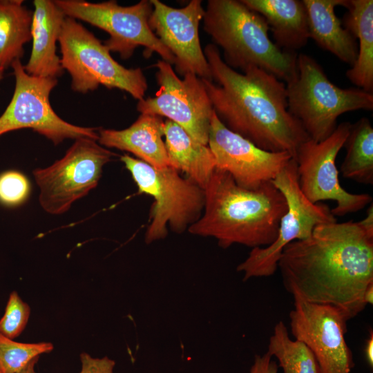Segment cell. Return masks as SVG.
I'll return each instance as SVG.
<instances>
[{"mask_svg":"<svg viewBox=\"0 0 373 373\" xmlns=\"http://www.w3.org/2000/svg\"><path fill=\"white\" fill-rule=\"evenodd\" d=\"M307 12L309 37L322 48L352 66L356 61V39L342 25L335 8L345 0H302Z\"/></svg>","mask_w":373,"mask_h":373,"instance_id":"20","label":"cell"},{"mask_svg":"<svg viewBox=\"0 0 373 373\" xmlns=\"http://www.w3.org/2000/svg\"><path fill=\"white\" fill-rule=\"evenodd\" d=\"M346 154L340 168L345 178L364 184H373V128L362 117L351 124L343 146Z\"/></svg>","mask_w":373,"mask_h":373,"instance_id":"24","label":"cell"},{"mask_svg":"<svg viewBox=\"0 0 373 373\" xmlns=\"http://www.w3.org/2000/svg\"><path fill=\"white\" fill-rule=\"evenodd\" d=\"M22 0H0V68L4 70L23 55L32 40L33 12Z\"/></svg>","mask_w":373,"mask_h":373,"instance_id":"23","label":"cell"},{"mask_svg":"<svg viewBox=\"0 0 373 373\" xmlns=\"http://www.w3.org/2000/svg\"><path fill=\"white\" fill-rule=\"evenodd\" d=\"M164 144L170 166L182 171L203 189L216 169L210 148L194 140L181 126L170 119L164 125Z\"/></svg>","mask_w":373,"mask_h":373,"instance_id":"21","label":"cell"},{"mask_svg":"<svg viewBox=\"0 0 373 373\" xmlns=\"http://www.w3.org/2000/svg\"><path fill=\"white\" fill-rule=\"evenodd\" d=\"M289 325L294 339L303 342L313 353L319 373H350L354 366L345 334V314L328 305L294 298Z\"/></svg>","mask_w":373,"mask_h":373,"instance_id":"14","label":"cell"},{"mask_svg":"<svg viewBox=\"0 0 373 373\" xmlns=\"http://www.w3.org/2000/svg\"><path fill=\"white\" fill-rule=\"evenodd\" d=\"M347 9L343 23L352 35L358 39L356 61L345 73L348 79L359 89L373 90V1L345 0Z\"/></svg>","mask_w":373,"mask_h":373,"instance_id":"22","label":"cell"},{"mask_svg":"<svg viewBox=\"0 0 373 373\" xmlns=\"http://www.w3.org/2000/svg\"><path fill=\"white\" fill-rule=\"evenodd\" d=\"M0 373H1V372H0Z\"/></svg>","mask_w":373,"mask_h":373,"instance_id":"35","label":"cell"},{"mask_svg":"<svg viewBox=\"0 0 373 373\" xmlns=\"http://www.w3.org/2000/svg\"><path fill=\"white\" fill-rule=\"evenodd\" d=\"M52 350L53 345L49 342L19 343L0 332V372L17 373L33 358Z\"/></svg>","mask_w":373,"mask_h":373,"instance_id":"26","label":"cell"},{"mask_svg":"<svg viewBox=\"0 0 373 373\" xmlns=\"http://www.w3.org/2000/svg\"><path fill=\"white\" fill-rule=\"evenodd\" d=\"M271 182L283 194L287 210L280 219L274 242L267 247L253 248L237 267V271L243 273L244 281L274 275L282 251L288 244L309 238L318 225L337 221L328 205L312 203L303 193L294 157Z\"/></svg>","mask_w":373,"mask_h":373,"instance_id":"8","label":"cell"},{"mask_svg":"<svg viewBox=\"0 0 373 373\" xmlns=\"http://www.w3.org/2000/svg\"><path fill=\"white\" fill-rule=\"evenodd\" d=\"M15 78L12 99L0 116V136L22 128L46 137L57 145L66 139L82 137L98 140V131L70 124L54 111L50 94L57 84V79L28 75L21 59L10 66Z\"/></svg>","mask_w":373,"mask_h":373,"instance_id":"10","label":"cell"},{"mask_svg":"<svg viewBox=\"0 0 373 373\" xmlns=\"http://www.w3.org/2000/svg\"><path fill=\"white\" fill-rule=\"evenodd\" d=\"M66 17L79 19L109 35L104 44L118 52L123 59L130 58L139 46L144 47L146 57L157 53L162 60L174 64L175 59L149 26L153 11L151 0H142L131 6H122L116 1L90 3L83 0H55Z\"/></svg>","mask_w":373,"mask_h":373,"instance_id":"9","label":"cell"},{"mask_svg":"<svg viewBox=\"0 0 373 373\" xmlns=\"http://www.w3.org/2000/svg\"><path fill=\"white\" fill-rule=\"evenodd\" d=\"M363 303L365 305L373 303V283L370 285L363 295Z\"/></svg>","mask_w":373,"mask_h":373,"instance_id":"32","label":"cell"},{"mask_svg":"<svg viewBox=\"0 0 373 373\" xmlns=\"http://www.w3.org/2000/svg\"><path fill=\"white\" fill-rule=\"evenodd\" d=\"M3 72H4V69L0 68V82H1V81L3 79Z\"/></svg>","mask_w":373,"mask_h":373,"instance_id":"34","label":"cell"},{"mask_svg":"<svg viewBox=\"0 0 373 373\" xmlns=\"http://www.w3.org/2000/svg\"><path fill=\"white\" fill-rule=\"evenodd\" d=\"M202 20L233 69L254 66L285 82L295 73L298 54L278 48L269 37L265 19L241 0H209Z\"/></svg>","mask_w":373,"mask_h":373,"instance_id":"4","label":"cell"},{"mask_svg":"<svg viewBox=\"0 0 373 373\" xmlns=\"http://www.w3.org/2000/svg\"><path fill=\"white\" fill-rule=\"evenodd\" d=\"M39 359V356L30 361L22 370L17 373H37L35 370V366Z\"/></svg>","mask_w":373,"mask_h":373,"instance_id":"33","label":"cell"},{"mask_svg":"<svg viewBox=\"0 0 373 373\" xmlns=\"http://www.w3.org/2000/svg\"><path fill=\"white\" fill-rule=\"evenodd\" d=\"M351 124L348 122L340 123L323 141L309 138L299 146L294 157L303 193L312 203L335 201L336 206L331 209L335 217L356 213L372 202L370 195L350 193L339 182L336 159L344 146Z\"/></svg>","mask_w":373,"mask_h":373,"instance_id":"12","label":"cell"},{"mask_svg":"<svg viewBox=\"0 0 373 373\" xmlns=\"http://www.w3.org/2000/svg\"><path fill=\"white\" fill-rule=\"evenodd\" d=\"M286 82L288 111L316 142L324 140L334 132L342 114L373 109L372 93L338 87L329 79L321 66L306 54L297 55L295 73Z\"/></svg>","mask_w":373,"mask_h":373,"instance_id":"5","label":"cell"},{"mask_svg":"<svg viewBox=\"0 0 373 373\" xmlns=\"http://www.w3.org/2000/svg\"><path fill=\"white\" fill-rule=\"evenodd\" d=\"M272 358L267 352L256 355L249 373H278V365Z\"/></svg>","mask_w":373,"mask_h":373,"instance_id":"30","label":"cell"},{"mask_svg":"<svg viewBox=\"0 0 373 373\" xmlns=\"http://www.w3.org/2000/svg\"><path fill=\"white\" fill-rule=\"evenodd\" d=\"M138 188L152 196L150 224L145 241L151 243L167 236V224L180 233L196 222L204 207V191L172 166L156 169L127 154L120 157Z\"/></svg>","mask_w":373,"mask_h":373,"instance_id":"7","label":"cell"},{"mask_svg":"<svg viewBox=\"0 0 373 373\" xmlns=\"http://www.w3.org/2000/svg\"><path fill=\"white\" fill-rule=\"evenodd\" d=\"M241 1L265 19L275 44L283 50L296 52L307 44L310 37L307 12L303 1Z\"/></svg>","mask_w":373,"mask_h":373,"instance_id":"19","label":"cell"},{"mask_svg":"<svg viewBox=\"0 0 373 373\" xmlns=\"http://www.w3.org/2000/svg\"><path fill=\"white\" fill-rule=\"evenodd\" d=\"M278 269L294 298L354 318L366 307L363 295L373 283L372 202L361 221L320 224L309 238L288 244Z\"/></svg>","mask_w":373,"mask_h":373,"instance_id":"1","label":"cell"},{"mask_svg":"<svg viewBox=\"0 0 373 373\" xmlns=\"http://www.w3.org/2000/svg\"><path fill=\"white\" fill-rule=\"evenodd\" d=\"M31 35L32 46L28 61L23 66L30 75L57 79L64 73L57 55L59 41L66 15L54 1L35 0Z\"/></svg>","mask_w":373,"mask_h":373,"instance_id":"17","label":"cell"},{"mask_svg":"<svg viewBox=\"0 0 373 373\" xmlns=\"http://www.w3.org/2000/svg\"><path fill=\"white\" fill-rule=\"evenodd\" d=\"M30 185L26 175L15 170L0 174V203L6 207H16L28 198Z\"/></svg>","mask_w":373,"mask_h":373,"instance_id":"28","label":"cell"},{"mask_svg":"<svg viewBox=\"0 0 373 373\" xmlns=\"http://www.w3.org/2000/svg\"><path fill=\"white\" fill-rule=\"evenodd\" d=\"M208 145L216 168L227 172L240 186L256 190L273 180L294 157L287 152H270L227 128L213 112Z\"/></svg>","mask_w":373,"mask_h":373,"instance_id":"15","label":"cell"},{"mask_svg":"<svg viewBox=\"0 0 373 373\" xmlns=\"http://www.w3.org/2000/svg\"><path fill=\"white\" fill-rule=\"evenodd\" d=\"M204 191V213L188 228L190 233L213 237L224 249L233 244L264 247L274 242L287 204L271 181L249 190L216 168Z\"/></svg>","mask_w":373,"mask_h":373,"instance_id":"3","label":"cell"},{"mask_svg":"<svg viewBox=\"0 0 373 373\" xmlns=\"http://www.w3.org/2000/svg\"><path fill=\"white\" fill-rule=\"evenodd\" d=\"M278 361L283 373H319L316 360L302 341L291 339L283 321H278L269 337L267 351Z\"/></svg>","mask_w":373,"mask_h":373,"instance_id":"25","label":"cell"},{"mask_svg":"<svg viewBox=\"0 0 373 373\" xmlns=\"http://www.w3.org/2000/svg\"><path fill=\"white\" fill-rule=\"evenodd\" d=\"M164 125L160 116L140 114L125 129H99L97 142L105 148L130 152L154 168L165 169L171 166L162 139Z\"/></svg>","mask_w":373,"mask_h":373,"instance_id":"18","label":"cell"},{"mask_svg":"<svg viewBox=\"0 0 373 373\" xmlns=\"http://www.w3.org/2000/svg\"><path fill=\"white\" fill-rule=\"evenodd\" d=\"M203 52L211 80L202 79L223 124L260 149L294 157L310 137L288 111L285 83L254 66L236 71L224 61L215 44H207Z\"/></svg>","mask_w":373,"mask_h":373,"instance_id":"2","label":"cell"},{"mask_svg":"<svg viewBox=\"0 0 373 373\" xmlns=\"http://www.w3.org/2000/svg\"><path fill=\"white\" fill-rule=\"evenodd\" d=\"M97 142L77 139L62 158L47 168L33 171L40 189L39 203L46 212L65 213L75 201L97 186L104 166L114 156Z\"/></svg>","mask_w":373,"mask_h":373,"instance_id":"11","label":"cell"},{"mask_svg":"<svg viewBox=\"0 0 373 373\" xmlns=\"http://www.w3.org/2000/svg\"><path fill=\"white\" fill-rule=\"evenodd\" d=\"M30 314L29 305L23 302L17 291L9 296L3 316L0 319V332L15 339L25 329Z\"/></svg>","mask_w":373,"mask_h":373,"instance_id":"27","label":"cell"},{"mask_svg":"<svg viewBox=\"0 0 373 373\" xmlns=\"http://www.w3.org/2000/svg\"><path fill=\"white\" fill-rule=\"evenodd\" d=\"M82 369L79 373H114L115 362L107 356L94 358L88 353L80 354Z\"/></svg>","mask_w":373,"mask_h":373,"instance_id":"29","label":"cell"},{"mask_svg":"<svg viewBox=\"0 0 373 373\" xmlns=\"http://www.w3.org/2000/svg\"><path fill=\"white\" fill-rule=\"evenodd\" d=\"M151 2L153 11L149 26L173 55L176 71L182 76L191 73L211 80L199 37V25L204 14L202 1L191 0L180 8L169 6L159 0Z\"/></svg>","mask_w":373,"mask_h":373,"instance_id":"16","label":"cell"},{"mask_svg":"<svg viewBox=\"0 0 373 373\" xmlns=\"http://www.w3.org/2000/svg\"><path fill=\"white\" fill-rule=\"evenodd\" d=\"M155 66L159 88L154 97L139 100L137 110L141 114L165 117L196 141L208 145L213 109L202 78L188 73L180 79L162 59Z\"/></svg>","mask_w":373,"mask_h":373,"instance_id":"13","label":"cell"},{"mask_svg":"<svg viewBox=\"0 0 373 373\" xmlns=\"http://www.w3.org/2000/svg\"><path fill=\"white\" fill-rule=\"evenodd\" d=\"M365 358L370 366H373V332H370L365 348Z\"/></svg>","mask_w":373,"mask_h":373,"instance_id":"31","label":"cell"},{"mask_svg":"<svg viewBox=\"0 0 373 373\" xmlns=\"http://www.w3.org/2000/svg\"><path fill=\"white\" fill-rule=\"evenodd\" d=\"M58 41L61 67L71 76L73 91L86 93L102 85L126 91L138 101L144 99L148 84L142 69L119 64L107 47L76 19L66 17Z\"/></svg>","mask_w":373,"mask_h":373,"instance_id":"6","label":"cell"}]
</instances>
